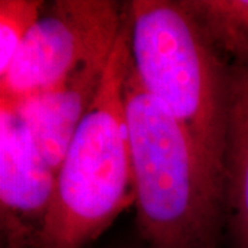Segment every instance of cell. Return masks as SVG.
<instances>
[{"label": "cell", "mask_w": 248, "mask_h": 248, "mask_svg": "<svg viewBox=\"0 0 248 248\" xmlns=\"http://www.w3.org/2000/svg\"><path fill=\"white\" fill-rule=\"evenodd\" d=\"M138 226L148 248H218L223 187L131 68L124 90Z\"/></svg>", "instance_id": "6da1fadb"}, {"label": "cell", "mask_w": 248, "mask_h": 248, "mask_svg": "<svg viewBox=\"0 0 248 248\" xmlns=\"http://www.w3.org/2000/svg\"><path fill=\"white\" fill-rule=\"evenodd\" d=\"M134 71L181 124L225 186L232 63L211 43L187 1L128 4Z\"/></svg>", "instance_id": "7a4b0ae2"}, {"label": "cell", "mask_w": 248, "mask_h": 248, "mask_svg": "<svg viewBox=\"0 0 248 248\" xmlns=\"http://www.w3.org/2000/svg\"><path fill=\"white\" fill-rule=\"evenodd\" d=\"M130 68L125 14L97 97L62 159L53 202L33 248H86L135 202L124 102Z\"/></svg>", "instance_id": "3957f363"}, {"label": "cell", "mask_w": 248, "mask_h": 248, "mask_svg": "<svg viewBox=\"0 0 248 248\" xmlns=\"http://www.w3.org/2000/svg\"><path fill=\"white\" fill-rule=\"evenodd\" d=\"M124 18L119 4L109 0H58L45 6L0 76V102L17 104L48 91L83 65L108 58Z\"/></svg>", "instance_id": "277c9868"}, {"label": "cell", "mask_w": 248, "mask_h": 248, "mask_svg": "<svg viewBox=\"0 0 248 248\" xmlns=\"http://www.w3.org/2000/svg\"><path fill=\"white\" fill-rule=\"evenodd\" d=\"M57 174L17 110L0 104L1 248L35 247L53 202Z\"/></svg>", "instance_id": "5b68a950"}, {"label": "cell", "mask_w": 248, "mask_h": 248, "mask_svg": "<svg viewBox=\"0 0 248 248\" xmlns=\"http://www.w3.org/2000/svg\"><path fill=\"white\" fill-rule=\"evenodd\" d=\"M109 57L83 65L54 89L17 104H6L22 117L40 152L57 172L79 124L97 97Z\"/></svg>", "instance_id": "8992f818"}, {"label": "cell", "mask_w": 248, "mask_h": 248, "mask_svg": "<svg viewBox=\"0 0 248 248\" xmlns=\"http://www.w3.org/2000/svg\"><path fill=\"white\" fill-rule=\"evenodd\" d=\"M223 202L233 248H248V61L232 65Z\"/></svg>", "instance_id": "52a82bcc"}, {"label": "cell", "mask_w": 248, "mask_h": 248, "mask_svg": "<svg viewBox=\"0 0 248 248\" xmlns=\"http://www.w3.org/2000/svg\"><path fill=\"white\" fill-rule=\"evenodd\" d=\"M187 6L225 60L233 58V65L248 61V0H202Z\"/></svg>", "instance_id": "ba28073f"}, {"label": "cell", "mask_w": 248, "mask_h": 248, "mask_svg": "<svg viewBox=\"0 0 248 248\" xmlns=\"http://www.w3.org/2000/svg\"><path fill=\"white\" fill-rule=\"evenodd\" d=\"M43 9L45 3L37 0L0 1V76L9 71Z\"/></svg>", "instance_id": "9c48e42d"}, {"label": "cell", "mask_w": 248, "mask_h": 248, "mask_svg": "<svg viewBox=\"0 0 248 248\" xmlns=\"http://www.w3.org/2000/svg\"><path fill=\"white\" fill-rule=\"evenodd\" d=\"M146 248H148V247H146Z\"/></svg>", "instance_id": "30bf717a"}]
</instances>
